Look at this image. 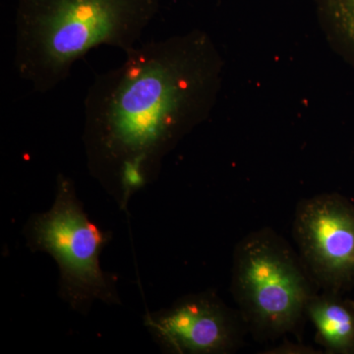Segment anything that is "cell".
<instances>
[{
  "mask_svg": "<svg viewBox=\"0 0 354 354\" xmlns=\"http://www.w3.org/2000/svg\"><path fill=\"white\" fill-rule=\"evenodd\" d=\"M160 0H16L14 64L35 92L66 80L86 53L109 46L127 53L141 39Z\"/></svg>",
  "mask_w": 354,
  "mask_h": 354,
  "instance_id": "2",
  "label": "cell"
},
{
  "mask_svg": "<svg viewBox=\"0 0 354 354\" xmlns=\"http://www.w3.org/2000/svg\"><path fill=\"white\" fill-rule=\"evenodd\" d=\"M272 351H268L266 353H302V354H311L319 353V351H314L315 349L309 348V346H301V344H283L281 346H278L277 348H272Z\"/></svg>",
  "mask_w": 354,
  "mask_h": 354,
  "instance_id": "9",
  "label": "cell"
},
{
  "mask_svg": "<svg viewBox=\"0 0 354 354\" xmlns=\"http://www.w3.org/2000/svg\"><path fill=\"white\" fill-rule=\"evenodd\" d=\"M337 32L354 51V0H323Z\"/></svg>",
  "mask_w": 354,
  "mask_h": 354,
  "instance_id": "8",
  "label": "cell"
},
{
  "mask_svg": "<svg viewBox=\"0 0 354 354\" xmlns=\"http://www.w3.org/2000/svg\"><path fill=\"white\" fill-rule=\"evenodd\" d=\"M318 290L299 255L274 230L250 232L235 247L232 297L256 339L297 332Z\"/></svg>",
  "mask_w": 354,
  "mask_h": 354,
  "instance_id": "3",
  "label": "cell"
},
{
  "mask_svg": "<svg viewBox=\"0 0 354 354\" xmlns=\"http://www.w3.org/2000/svg\"><path fill=\"white\" fill-rule=\"evenodd\" d=\"M125 57L88 88L82 134L88 172L121 209L208 113L218 73L215 50L199 32L149 41Z\"/></svg>",
  "mask_w": 354,
  "mask_h": 354,
  "instance_id": "1",
  "label": "cell"
},
{
  "mask_svg": "<svg viewBox=\"0 0 354 354\" xmlns=\"http://www.w3.org/2000/svg\"><path fill=\"white\" fill-rule=\"evenodd\" d=\"M23 234L32 251L48 253L57 262L58 295L70 308L86 315L97 300L121 304L115 278L100 261L111 232L91 221L68 176L58 174L53 206L32 215Z\"/></svg>",
  "mask_w": 354,
  "mask_h": 354,
  "instance_id": "4",
  "label": "cell"
},
{
  "mask_svg": "<svg viewBox=\"0 0 354 354\" xmlns=\"http://www.w3.org/2000/svg\"><path fill=\"white\" fill-rule=\"evenodd\" d=\"M146 329L164 353L227 354L239 348L245 327L211 291L185 295L167 308L147 312Z\"/></svg>",
  "mask_w": 354,
  "mask_h": 354,
  "instance_id": "6",
  "label": "cell"
},
{
  "mask_svg": "<svg viewBox=\"0 0 354 354\" xmlns=\"http://www.w3.org/2000/svg\"><path fill=\"white\" fill-rule=\"evenodd\" d=\"M293 237L318 290L337 293L354 281V208L335 195L297 205Z\"/></svg>",
  "mask_w": 354,
  "mask_h": 354,
  "instance_id": "5",
  "label": "cell"
},
{
  "mask_svg": "<svg viewBox=\"0 0 354 354\" xmlns=\"http://www.w3.org/2000/svg\"><path fill=\"white\" fill-rule=\"evenodd\" d=\"M337 295L318 291L307 304L306 318L315 328L317 342L327 353H351L354 351V312Z\"/></svg>",
  "mask_w": 354,
  "mask_h": 354,
  "instance_id": "7",
  "label": "cell"
}]
</instances>
